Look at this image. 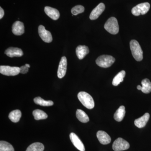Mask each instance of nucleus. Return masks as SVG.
<instances>
[{
    "mask_svg": "<svg viewBox=\"0 0 151 151\" xmlns=\"http://www.w3.org/2000/svg\"><path fill=\"white\" fill-rule=\"evenodd\" d=\"M84 8L83 6L81 5H77L75 6L71 9V13L73 15H77L78 14L82 13L84 12Z\"/></svg>",
    "mask_w": 151,
    "mask_h": 151,
    "instance_id": "nucleus-27",
    "label": "nucleus"
},
{
    "mask_svg": "<svg viewBox=\"0 0 151 151\" xmlns=\"http://www.w3.org/2000/svg\"><path fill=\"white\" fill-rule=\"evenodd\" d=\"M0 151H14L13 147L6 141L0 142Z\"/></svg>",
    "mask_w": 151,
    "mask_h": 151,
    "instance_id": "nucleus-26",
    "label": "nucleus"
},
{
    "mask_svg": "<svg viewBox=\"0 0 151 151\" xmlns=\"http://www.w3.org/2000/svg\"><path fill=\"white\" fill-rule=\"evenodd\" d=\"M25 65H26V66H27V67L28 68H30V65H29V64H26Z\"/></svg>",
    "mask_w": 151,
    "mask_h": 151,
    "instance_id": "nucleus-31",
    "label": "nucleus"
},
{
    "mask_svg": "<svg viewBox=\"0 0 151 151\" xmlns=\"http://www.w3.org/2000/svg\"><path fill=\"white\" fill-rule=\"evenodd\" d=\"M38 33L42 40L47 43H50L52 40L51 33L45 29L43 25H40L38 27Z\"/></svg>",
    "mask_w": 151,
    "mask_h": 151,
    "instance_id": "nucleus-8",
    "label": "nucleus"
},
{
    "mask_svg": "<svg viewBox=\"0 0 151 151\" xmlns=\"http://www.w3.org/2000/svg\"><path fill=\"white\" fill-rule=\"evenodd\" d=\"M97 137L98 140L101 144L108 145L111 142V138L106 132L103 131H99L97 132Z\"/></svg>",
    "mask_w": 151,
    "mask_h": 151,
    "instance_id": "nucleus-13",
    "label": "nucleus"
},
{
    "mask_svg": "<svg viewBox=\"0 0 151 151\" xmlns=\"http://www.w3.org/2000/svg\"><path fill=\"white\" fill-rule=\"evenodd\" d=\"M12 31L16 35H21L24 32V26L23 23L17 21L14 23L12 27Z\"/></svg>",
    "mask_w": 151,
    "mask_h": 151,
    "instance_id": "nucleus-12",
    "label": "nucleus"
},
{
    "mask_svg": "<svg viewBox=\"0 0 151 151\" xmlns=\"http://www.w3.org/2000/svg\"><path fill=\"white\" fill-rule=\"evenodd\" d=\"M70 139L71 142L78 150L80 151H85V147L79 137L74 133H70Z\"/></svg>",
    "mask_w": 151,
    "mask_h": 151,
    "instance_id": "nucleus-10",
    "label": "nucleus"
},
{
    "mask_svg": "<svg viewBox=\"0 0 151 151\" xmlns=\"http://www.w3.org/2000/svg\"><path fill=\"white\" fill-rule=\"evenodd\" d=\"M142 89L141 91L145 93L148 94L151 92V82L148 78L143 79L142 81Z\"/></svg>",
    "mask_w": 151,
    "mask_h": 151,
    "instance_id": "nucleus-22",
    "label": "nucleus"
},
{
    "mask_svg": "<svg viewBox=\"0 0 151 151\" xmlns=\"http://www.w3.org/2000/svg\"><path fill=\"white\" fill-rule=\"evenodd\" d=\"M21 117V112L19 110H14L12 111L9 115V119L14 123L19 122Z\"/></svg>",
    "mask_w": 151,
    "mask_h": 151,
    "instance_id": "nucleus-19",
    "label": "nucleus"
},
{
    "mask_svg": "<svg viewBox=\"0 0 151 151\" xmlns=\"http://www.w3.org/2000/svg\"><path fill=\"white\" fill-rule=\"evenodd\" d=\"M137 88L138 90H142V86H141L140 85H138L137 86Z\"/></svg>",
    "mask_w": 151,
    "mask_h": 151,
    "instance_id": "nucleus-30",
    "label": "nucleus"
},
{
    "mask_svg": "<svg viewBox=\"0 0 151 151\" xmlns=\"http://www.w3.org/2000/svg\"><path fill=\"white\" fill-rule=\"evenodd\" d=\"M104 28L108 32L113 35H116L119 32V27L118 20L114 17L108 19L105 23Z\"/></svg>",
    "mask_w": 151,
    "mask_h": 151,
    "instance_id": "nucleus-3",
    "label": "nucleus"
},
{
    "mask_svg": "<svg viewBox=\"0 0 151 151\" xmlns=\"http://www.w3.org/2000/svg\"><path fill=\"white\" fill-rule=\"evenodd\" d=\"M125 114H126V111H125V107L123 105L120 106L114 114V119L117 122H122L124 119Z\"/></svg>",
    "mask_w": 151,
    "mask_h": 151,
    "instance_id": "nucleus-18",
    "label": "nucleus"
},
{
    "mask_svg": "<svg viewBox=\"0 0 151 151\" xmlns=\"http://www.w3.org/2000/svg\"><path fill=\"white\" fill-rule=\"evenodd\" d=\"M150 5L149 3L145 2L139 4L132 9V14L135 16L145 14L150 10Z\"/></svg>",
    "mask_w": 151,
    "mask_h": 151,
    "instance_id": "nucleus-5",
    "label": "nucleus"
},
{
    "mask_svg": "<svg viewBox=\"0 0 151 151\" xmlns=\"http://www.w3.org/2000/svg\"><path fill=\"white\" fill-rule=\"evenodd\" d=\"M67 61L66 57H62L60 62L58 70V78H63L65 75L67 70Z\"/></svg>",
    "mask_w": 151,
    "mask_h": 151,
    "instance_id": "nucleus-9",
    "label": "nucleus"
},
{
    "mask_svg": "<svg viewBox=\"0 0 151 151\" xmlns=\"http://www.w3.org/2000/svg\"><path fill=\"white\" fill-rule=\"evenodd\" d=\"M150 115L148 113H146L140 118L136 119L134 121V124L136 127L139 128H143L146 126L148 122Z\"/></svg>",
    "mask_w": 151,
    "mask_h": 151,
    "instance_id": "nucleus-16",
    "label": "nucleus"
},
{
    "mask_svg": "<svg viewBox=\"0 0 151 151\" xmlns=\"http://www.w3.org/2000/svg\"><path fill=\"white\" fill-rule=\"evenodd\" d=\"M115 60V58L111 55H102L97 58L96 63L100 67L107 68L113 65Z\"/></svg>",
    "mask_w": 151,
    "mask_h": 151,
    "instance_id": "nucleus-4",
    "label": "nucleus"
},
{
    "mask_svg": "<svg viewBox=\"0 0 151 151\" xmlns=\"http://www.w3.org/2000/svg\"><path fill=\"white\" fill-rule=\"evenodd\" d=\"M76 116L80 122L86 123L89 121V117L84 111L78 109L76 112Z\"/></svg>",
    "mask_w": 151,
    "mask_h": 151,
    "instance_id": "nucleus-21",
    "label": "nucleus"
},
{
    "mask_svg": "<svg viewBox=\"0 0 151 151\" xmlns=\"http://www.w3.org/2000/svg\"><path fill=\"white\" fill-rule=\"evenodd\" d=\"M0 73L3 75L8 76H14L20 73V69L18 67L1 65L0 66Z\"/></svg>",
    "mask_w": 151,
    "mask_h": 151,
    "instance_id": "nucleus-6",
    "label": "nucleus"
},
{
    "mask_svg": "<svg viewBox=\"0 0 151 151\" xmlns=\"http://www.w3.org/2000/svg\"><path fill=\"white\" fill-rule=\"evenodd\" d=\"M78 100L84 107L89 109H93L94 107V102L93 98L90 94L85 92H80L78 94Z\"/></svg>",
    "mask_w": 151,
    "mask_h": 151,
    "instance_id": "nucleus-2",
    "label": "nucleus"
},
{
    "mask_svg": "<svg viewBox=\"0 0 151 151\" xmlns=\"http://www.w3.org/2000/svg\"><path fill=\"white\" fill-rule=\"evenodd\" d=\"M44 10L45 14L52 19L56 20L59 19V12L56 9L49 6H45Z\"/></svg>",
    "mask_w": 151,
    "mask_h": 151,
    "instance_id": "nucleus-15",
    "label": "nucleus"
},
{
    "mask_svg": "<svg viewBox=\"0 0 151 151\" xmlns=\"http://www.w3.org/2000/svg\"><path fill=\"white\" fill-rule=\"evenodd\" d=\"M125 75H126V72L125 70H122L118 73L113 78V82H112L113 86H118L121 82H123Z\"/></svg>",
    "mask_w": 151,
    "mask_h": 151,
    "instance_id": "nucleus-20",
    "label": "nucleus"
},
{
    "mask_svg": "<svg viewBox=\"0 0 151 151\" xmlns=\"http://www.w3.org/2000/svg\"><path fill=\"white\" fill-rule=\"evenodd\" d=\"M44 146L40 142L33 143L28 147L26 151H43Z\"/></svg>",
    "mask_w": 151,
    "mask_h": 151,
    "instance_id": "nucleus-24",
    "label": "nucleus"
},
{
    "mask_svg": "<svg viewBox=\"0 0 151 151\" xmlns=\"http://www.w3.org/2000/svg\"><path fill=\"white\" fill-rule=\"evenodd\" d=\"M112 147L115 151L126 150L130 147V145L127 141L122 138H119L114 141Z\"/></svg>",
    "mask_w": 151,
    "mask_h": 151,
    "instance_id": "nucleus-7",
    "label": "nucleus"
},
{
    "mask_svg": "<svg viewBox=\"0 0 151 151\" xmlns=\"http://www.w3.org/2000/svg\"><path fill=\"white\" fill-rule=\"evenodd\" d=\"M4 15V12L1 7H0V19H1Z\"/></svg>",
    "mask_w": 151,
    "mask_h": 151,
    "instance_id": "nucleus-29",
    "label": "nucleus"
},
{
    "mask_svg": "<svg viewBox=\"0 0 151 151\" xmlns=\"http://www.w3.org/2000/svg\"><path fill=\"white\" fill-rule=\"evenodd\" d=\"M32 114L33 116L34 117V119L37 121L43 120V119H47V114L45 112L39 109L34 111Z\"/></svg>",
    "mask_w": 151,
    "mask_h": 151,
    "instance_id": "nucleus-23",
    "label": "nucleus"
},
{
    "mask_svg": "<svg viewBox=\"0 0 151 151\" xmlns=\"http://www.w3.org/2000/svg\"><path fill=\"white\" fill-rule=\"evenodd\" d=\"M105 8V4L103 3H100L92 11V12L90 14L89 18L92 20L96 19L103 13Z\"/></svg>",
    "mask_w": 151,
    "mask_h": 151,
    "instance_id": "nucleus-11",
    "label": "nucleus"
},
{
    "mask_svg": "<svg viewBox=\"0 0 151 151\" xmlns=\"http://www.w3.org/2000/svg\"><path fill=\"white\" fill-rule=\"evenodd\" d=\"M20 69V73H22V74H25L27 73L29 70V68L27 66H26L25 65L22 66L21 67H19Z\"/></svg>",
    "mask_w": 151,
    "mask_h": 151,
    "instance_id": "nucleus-28",
    "label": "nucleus"
},
{
    "mask_svg": "<svg viewBox=\"0 0 151 151\" xmlns=\"http://www.w3.org/2000/svg\"><path fill=\"white\" fill-rule=\"evenodd\" d=\"M130 46L134 58L137 61H142L143 58V52L139 42L137 40H133L130 42Z\"/></svg>",
    "mask_w": 151,
    "mask_h": 151,
    "instance_id": "nucleus-1",
    "label": "nucleus"
},
{
    "mask_svg": "<svg viewBox=\"0 0 151 151\" xmlns=\"http://www.w3.org/2000/svg\"><path fill=\"white\" fill-rule=\"evenodd\" d=\"M5 53L8 56L11 58L14 57H19L23 55V52L22 50L17 47H9L6 50Z\"/></svg>",
    "mask_w": 151,
    "mask_h": 151,
    "instance_id": "nucleus-14",
    "label": "nucleus"
},
{
    "mask_svg": "<svg viewBox=\"0 0 151 151\" xmlns=\"http://www.w3.org/2000/svg\"><path fill=\"white\" fill-rule=\"evenodd\" d=\"M76 54L78 58L80 60L83 59L86 55L89 53V49L88 47L85 45H79L76 47Z\"/></svg>",
    "mask_w": 151,
    "mask_h": 151,
    "instance_id": "nucleus-17",
    "label": "nucleus"
},
{
    "mask_svg": "<svg viewBox=\"0 0 151 151\" xmlns=\"http://www.w3.org/2000/svg\"><path fill=\"white\" fill-rule=\"evenodd\" d=\"M34 101L35 104L42 106H50L53 105V102L51 100H45L41 97H35L34 99Z\"/></svg>",
    "mask_w": 151,
    "mask_h": 151,
    "instance_id": "nucleus-25",
    "label": "nucleus"
}]
</instances>
